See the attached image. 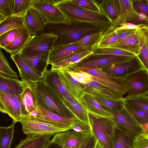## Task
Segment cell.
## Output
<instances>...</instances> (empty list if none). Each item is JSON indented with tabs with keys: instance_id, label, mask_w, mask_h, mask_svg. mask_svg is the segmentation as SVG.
Here are the masks:
<instances>
[{
	"instance_id": "6da1fadb",
	"label": "cell",
	"mask_w": 148,
	"mask_h": 148,
	"mask_svg": "<svg viewBox=\"0 0 148 148\" xmlns=\"http://www.w3.org/2000/svg\"><path fill=\"white\" fill-rule=\"evenodd\" d=\"M109 27L78 21L48 23L37 34H48L57 36L54 47L72 44L86 36L104 32Z\"/></svg>"
},
{
	"instance_id": "7a4b0ae2",
	"label": "cell",
	"mask_w": 148,
	"mask_h": 148,
	"mask_svg": "<svg viewBox=\"0 0 148 148\" xmlns=\"http://www.w3.org/2000/svg\"><path fill=\"white\" fill-rule=\"evenodd\" d=\"M28 86L35 103L59 115L76 119L74 114L42 79L36 81Z\"/></svg>"
},
{
	"instance_id": "3957f363",
	"label": "cell",
	"mask_w": 148,
	"mask_h": 148,
	"mask_svg": "<svg viewBox=\"0 0 148 148\" xmlns=\"http://www.w3.org/2000/svg\"><path fill=\"white\" fill-rule=\"evenodd\" d=\"M56 4L69 21H78L109 27L111 22L103 13L88 10L76 5L71 0H56Z\"/></svg>"
},
{
	"instance_id": "277c9868",
	"label": "cell",
	"mask_w": 148,
	"mask_h": 148,
	"mask_svg": "<svg viewBox=\"0 0 148 148\" xmlns=\"http://www.w3.org/2000/svg\"><path fill=\"white\" fill-rule=\"evenodd\" d=\"M92 134L102 148H112L116 123L111 118L88 112Z\"/></svg>"
},
{
	"instance_id": "5b68a950",
	"label": "cell",
	"mask_w": 148,
	"mask_h": 148,
	"mask_svg": "<svg viewBox=\"0 0 148 148\" xmlns=\"http://www.w3.org/2000/svg\"><path fill=\"white\" fill-rule=\"evenodd\" d=\"M24 134L27 136H38L53 135L66 130L38 120L30 115L22 117L20 121Z\"/></svg>"
},
{
	"instance_id": "8992f818",
	"label": "cell",
	"mask_w": 148,
	"mask_h": 148,
	"mask_svg": "<svg viewBox=\"0 0 148 148\" xmlns=\"http://www.w3.org/2000/svg\"><path fill=\"white\" fill-rule=\"evenodd\" d=\"M72 71L87 73L93 77V80L115 90L123 95L127 94V88L124 79L112 77L101 70H96L75 65L68 68Z\"/></svg>"
},
{
	"instance_id": "52a82bcc",
	"label": "cell",
	"mask_w": 148,
	"mask_h": 148,
	"mask_svg": "<svg viewBox=\"0 0 148 148\" xmlns=\"http://www.w3.org/2000/svg\"><path fill=\"white\" fill-rule=\"evenodd\" d=\"M145 69L148 70L139 56H135L126 61L108 65L101 70L114 77L124 79L133 73Z\"/></svg>"
},
{
	"instance_id": "ba28073f",
	"label": "cell",
	"mask_w": 148,
	"mask_h": 148,
	"mask_svg": "<svg viewBox=\"0 0 148 148\" xmlns=\"http://www.w3.org/2000/svg\"><path fill=\"white\" fill-rule=\"evenodd\" d=\"M120 13L117 19L111 23L108 28L114 30L125 23L148 25V17L143 13H138L132 5L133 0H119Z\"/></svg>"
},
{
	"instance_id": "9c48e42d",
	"label": "cell",
	"mask_w": 148,
	"mask_h": 148,
	"mask_svg": "<svg viewBox=\"0 0 148 148\" xmlns=\"http://www.w3.org/2000/svg\"><path fill=\"white\" fill-rule=\"evenodd\" d=\"M57 36L41 33L31 36L22 50L21 54H33L50 52L53 48Z\"/></svg>"
},
{
	"instance_id": "30bf717a",
	"label": "cell",
	"mask_w": 148,
	"mask_h": 148,
	"mask_svg": "<svg viewBox=\"0 0 148 148\" xmlns=\"http://www.w3.org/2000/svg\"><path fill=\"white\" fill-rule=\"evenodd\" d=\"M127 88L126 97L148 93V70L143 69L133 73L124 79Z\"/></svg>"
},
{
	"instance_id": "8fae6325",
	"label": "cell",
	"mask_w": 148,
	"mask_h": 148,
	"mask_svg": "<svg viewBox=\"0 0 148 148\" xmlns=\"http://www.w3.org/2000/svg\"><path fill=\"white\" fill-rule=\"evenodd\" d=\"M133 57L106 54L93 55L91 53L72 65L101 70L109 64L126 61Z\"/></svg>"
},
{
	"instance_id": "7c38bea8",
	"label": "cell",
	"mask_w": 148,
	"mask_h": 148,
	"mask_svg": "<svg viewBox=\"0 0 148 148\" xmlns=\"http://www.w3.org/2000/svg\"><path fill=\"white\" fill-rule=\"evenodd\" d=\"M32 6L39 10L47 18L48 23H56L69 22L56 4V0H32Z\"/></svg>"
},
{
	"instance_id": "4fadbf2b",
	"label": "cell",
	"mask_w": 148,
	"mask_h": 148,
	"mask_svg": "<svg viewBox=\"0 0 148 148\" xmlns=\"http://www.w3.org/2000/svg\"><path fill=\"white\" fill-rule=\"evenodd\" d=\"M102 107L111 114L112 116L111 118L116 123L135 136H137L144 132L140 125L126 110L124 106L122 110L117 111Z\"/></svg>"
},
{
	"instance_id": "5bb4252c",
	"label": "cell",
	"mask_w": 148,
	"mask_h": 148,
	"mask_svg": "<svg viewBox=\"0 0 148 148\" xmlns=\"http://www.w3.org/2000/svg\"><path fill=\"white\" fill-rule=\"evenodd\" d=\"M35 104L37 113L35 116H32L34 118L67 130H70V126L75 119L59 115L48 110L39 104Z\"/></svg>"
},
{
	"instance_id": "9a60e30c",
	"label": "cell",
	"mask_w": 148,
	"mask_h": 148,
	"mask_svg": "<svg viewBox=\"0 0 148 148\" xmlns=\"http://www.w3.org/2000/svg\"><path fill=\"white\" fill-rule=\"evenodd\" d=\"M91 135H85L67 130L54 135L51 143L62 148H79Z\"/></svg>"
},
{
	"instance_id": "2e32d148",
	"label": "cell",
	"mask_w": 148,
	"mask_h": 148,
	"mask_svg": "<svg viewBox=\"0 0 148 148\" xmlns=\"http://www.w3.org/2000/svg\"><path fill=\"white\" fill-rule=\"evenodd\" d=\"M23 17L25 27L31 36L37 34L48 23L45 16L32 6L27 10Z\"/></svg>"
},
{
	"instance_id": "e0dca14e",
	"label": "cell",
	"mask_w": 148,
	"mask_h": 148,
	"mask_svg": "<svg viewBox=\"0 0 148 148\" xmlns=\"http://www.w3.org/2000/svg\"><path fill=\"white\" fill-rule=\"evenodd\" d=\"M93 47L76 44L55 47L49 53L48 64L60 61L70 56L87 50H91Z\"/></svg>"
},
{
	"instance_id": "ac0fdd59",
	"label": "cell",
	"mask_w": 148,
	"mask_h": 148,
	"mask_svg": "<svg viewBox=\"0 0 148 148\" xmlns=\"http://www.w3.org/2000/svg\"><path fill=\"white\" fill-rule=\"evenodd\" d=\"M21 95H11L0 91V98L13 124L20 122L23 117L21 110Z\"/></svg>"
},
{
	"instance_id": "d6986e66",
	"label": "cell",
	"mask_w": 148,
	"mask_h": 148,
	"mask_svg": "<svg viewBox=\"0 0 148 148\" xmlns=\"http://www.w3.org/2000/svg\"><path fill=\"white\" fill-rule=\"evenodd\" d=\"M49 52L33 54H21L23 61L38 75L43 78L47 70Z\"/></svg>"
},
{
	"instance_id": "ffe728a7",
	"label": "cell",
	"mask_w": 148,
	"mask_h": 148,
	"mask_svg": "<svg viewBox=\"0 0 148 148\" xmlns=\"http://www.w3.org/2000/svg\"><path fill=\"white\" fill-rule=\"evenodd\" d=\"M55 71L69 94L75 100H79L85 92L82 84L72 77L65 69Z\"/></svg>"
},
{
	"instance_id": "44dd1931",
	"label": "cell",
	"mask_w": 148,
	"mask_h": 148,
	"mask_svg": "<svg viewBox=\"0 0 148 148\" xmlns=\"http://www.w3.org/2000/svg\"><path fill=\"white\" fill-rule=\"evenodd\" d=\"M42 79L63 102L65 100L73 101L75 100L66 91L56 71L47 70Z\"/></svg>"
},
{
	"instance_id": "7402d4cb",
	"label": "cell",
	"mask_w": 148,
	"mask_h": 148,
	"mask_svg": "<svg viewBox=\"0 0 148 148\" xmlns=\"http://www.w3.org/2000/svg\"><path fill=\"white\" fill-rule=\"evenodd\" d=\"M10 56L17 67L22 82L28 86L36 81L42 79V77L35 73L23 61L19 52L11 55Z\"/></svg>"
},
{
	"instance_id": "603a6c76",
	"label": "cell",
	"mask_w": 148,
	"mask_h": 148,
	"mask_svg": "<svg viewBox=\"0 0 148 148\" xmlns=\"http://www.w3.org/2000/svg\"><path fill=\"white\" fill-rule=\"evenodd\" d=\"M136 136L116 123L112 148H134Z\"/></svg>"
},
{
	"instance_id": "cb8c5ba5",
	"label": "cell",
	"mask_w": 148,
	"mask_h": 148,
	"mask_svg": "<svg viewBox=\"0 0 148 148\" xmlns=\"http://www.w3.org/2000/svg\"><path fill=\"white\" fill-rule=\"evenodd\" d=\"M28 86L18 78L0 73V91L11 95H21Z\"/></svg>"
},
{
	"instance_id": "d4e9b609",
	"label": "cell",
	"mask_w": 148,
	"mask_h": 148,
	"mask_svg": "<svg viewBox=\"0 0 148 148\" xmlns=\"http://www.w3.org/2000/svg\"><path fill=\"white\" fill-rule=\"evenodd\" d=\"M81 84L85 92L95 93L114 99L123 98L121 93L95 81L92 80L87 84Z\"/></svg>"
},
{
	"instance_id": "484cf974",
	"label": "cell",
	"mask_w": 148,
	"mask_h": 148,
	"mask_svg": "<svg viewBox=\"0 0 148 148\" xmlns=\"http://www.w3.org/2000/svg\"><path fill=\"white\" fill-rule=\"evenodd\" d=\"M101 12L110 21L111 23L116 21L120 13L119 0H96Z\"/></svg>"
},
{
	"instance_id": "4316f807",
	"label": "cell",
	"mask_w": 148,
	"mask_h": 148,
	"mask_svg": "<svg viewBox=\"0 0 148 148\" xmlns=\"http://www.w3.org/2000/svg\"><path fill=\"white\" fill-rule=\"evenodd\" d=\"M106 47L116 48L131 53L135 56H139L140 50L138 42L135 34L127 37Z\"/></svg>"
},
{
	"instance_id": "83f0119b",
	"label": "cell",
	"mask_w": 148,
	"mask_h": 148,
	"mask_svg": "<svg viewBox=\"0 0 148 148\" xmlns=\"http://www.w3.org/2000/svg\"><path fill=\"white\" fill-rule=\"evenodd\" d=\"M80 99L87 112L101 116L112 117L111 114L105 110L91 94L84 92Z\"/></svg>"
},
{
	"instance_id": "f1b7e54d",
	"label": "cell",
	"mask_w": 148,
	"mask_h": 148,
	"mask_svg": "<svg viewBox=\"0 0 148 148\" xmlns=\"http://www.w3.org/2000/svg\"><path fill=\"white\" fill-rule=\"evenodd\" d=\"M52 136H27L14 148H46L51 143Z\"/></svg>"
},
{
	"instance_id": "f546056e",
	"label": "cell",
	"mask_w": 148,
	"mask_h": 148,
	"mask_svg": "<svg viewBox=\"0 0 148 148\" xmlns=\"http://www.w3.org/2000/svg\"><path fill=\"white\" fill-rule=\"evenodd\" d=\"M91 50H87L70 56L51 65V71H56L67 68L78 62L88 55L92 53Z\"/></svg>"
},
{
	"instance_id": "4dcf8cb0",
	"label": "cell",
	"mask_w": 148,
	"mask_h": 148,
	"mask_svg": "<svg viewBox=\"0 0 148 148\" xmlns=\"http://www.w3.org/2000/svg\"><path fill=\"white\" fill-rule=\"evenodd\" d=\"M64 103L74 114L76 119L82 122L89 124L87 112L80 99L73 101L65 100Z\"/></svg>"
},
{
	"instance_id": "1f68e13d",
	"label": "cell",
	"mask_w": 148,
	"mask_h": 148,
	"mask_svg": "<svg viewBox=\"0 0 148 148\" xmlns=\"http://www.w3.org/2000/svg\"><path fill=\"white\" fill-rule=\"evenodd\" d=\"M89 94L103 107L117 111H120L124 107L123 98L114 99L95 93Z\"/></svg>"
},
{
	"instance_id": "d6a6232c",
	"label": "cell",
	"mask_w": 148,
	"mask_h": 148,
	"mask_svg": "<svg viewBox=\"0 0 148 148\" xmlns=\"http://www.w3.org/2000/svg\"><path fill=\"white\" fill-rule=\"evenodd\" d=\"M31 36L25 27L20 34L3 49L11 55L19 52L24 47Z\"/></svg>"
},
{
	"instance_id": "836d02e7",
	"label": "cell",
	"mask_w": 148,
	"mask_h": 148,
	"mask_svg": "<svg viewBox=\"0 0 148 148\" xmlns=\"http://www.w3.org/2000/svg\"><path fill=\"white\" fill-rule=\"evenodd\" d=\"M136 35L139 43L141 59L148 69V28L137 30Z\"/></svg>"
},
{
	"instance_id": "e575fe53",
	"label": "cell",
	"mask_w": 148,
	"mask_h": 148,
	"mask_svg": "<svg viewBox=\"0 0 148 148\" xmlns=\"http://www.w3.org/2000/svg\"><path fill=\"white\" fill-rule=\"evenodd\" d=\"M21 101L23 117L29 115L34 111L37 110L36 106L29 87L21 95Z\"/></svg>"
},
{
	"instance_id": "d590c367",
	"label": "cell",
	"mask_w": 148,
	"mask_h": 148,
	"mask_svg": "<svg viewBox=\"0 0 148 148\" xmlns=\"http://www.w3.org/2000/svg\"><path fill=\"white\" fill-rule=\"evenodd\" d=\"M25 27L23 17L12 16L6 17L0 23V35L10 30Z\"/></svg>"
},
{
	"instance_id": "8d00e7d4",
	"label": "cell",
	"mask_w": 148,
	"mask_h": 148,
	"mask_svg": "<svg viewBox=\"0 0 148 148\" xmlns=\"http://www.w3.org/2000/svg\"><path fill=\"white\" fill-rule=\"evenodd\" d=\"M125 103L142 109L148 112V93L142 95L123 98Z\"/></svg>"
},
{
	"instance_id": "74e56055",
	"label": "cell",
	"mask_w": 148,
	"mask_h": 148,
	"mask_svg": "<svg viewBox=\"0 0 148 148\" xmlns=\"http://www.w3.org/2000/svg\"><path fill=\"white\" fill-rule=\"evenodd\" d=\"M14 124L8 127L0 126V148H10L13 139Z\"/></svg>"
},
{
	"instance_id": "f35d334b",
	"label": "cell",
	"mask_w": 148,
	"mask_h": 148,
	"mask_svg": "<svg viewBox=\"0 0 148 148\" xmlns=\"http://www.w3.org/2000/svg\"><path fill=\"white\" fill-rule=\"evenodd\" d=\"M92 54H106L134 57L135 55L125 51L119 49L106 47L95 46L92 49Z\"/></svg>"
},
{
	"instance_id": "ab89813d",
	"label": "cell",
	"mask_w": 148,
	"mask_h": 148,
	"mask_svg": "<svg viewBox=\"0 0 148 148\" xmlns=\"http://www.w3.org/2000/svg\"><path fill=\"white\" fill-rule=\"evenodd\" d=\"M12 15L23 17L32 6V0H11Z\"/></svg>"
},
{
	"instance_id": "60d3db41",
	"label": "cell",
	"mask_w": 148,
	"mask_h": 148,
	"mask_svg": "<svg viewBox=\"0 0 148 148\" xmlns=\"http://www.w3.org/2000/svg\"><path fill=\"white\" fill-rule=\"evenodd\" d=\"M124 107L130 114L140 125L148 123V112L125 103Z\"/></svg>"
},
{
	"instance_id": "b9f144b4",
	"label": "cell",
	"mask_w": 148,
	"mask_h": 148,
	"mask_svg": "<svg viewBox=\"0 0 148 148\" xmlns=\"http://www.w3.org/2000/svg\"><path fill=\"white\" fill-rule=\"evenodd\" d=\"M117 40L116 31L108 28L102 34L96 46L107 47L114 43Z\"/></svg>"
},
{
	"instance_id": "7bdbcfd3",
	"label": "cell",
	"mask_w": 148,
	"mask_h": 148,
	"mask_svg": "<svg viewBox=\"0 0 148 148\" xmlns=\"http://www.w3.org/2000/svg\"><path fill=\"white\" fill-rule=\"evenodd\" d=\"M23 28L12 29L0 35V48L4 49L11 43L20 34Z\"/></svg>"
},
{
	"instance_id": "ee69618b",
	"label": "cell",
	"mask_w": 148,
	"mask_h": 148,
	"mask_svg": "<svg viewBox=\"0 0 148 148\" xmlns=\"http://www.w3.org/2000/svg\"><path fill=\"white\" fill-rule=\"evenodd\" d=\"M0 73L13 78H18L17 73L10 67L8 62L0 48Z\"/></svg>"
},
{
	"instance_id": "f6af8a7d",
	"label": "cell",
	"mask_w": 148,
	"mask_h": 148,
	"mask_svg": "<svg viewBox=\"0 0 148 148\" xmlns=\"http://www.w3.org/2000/svg\"><path fill=\"white\" fill-rule=\"evenodd\" d=\"M70 128V130L84 135H90L92 134L89 124L82 122L76 119L73 122Z\"/></svg>"
},
{
	"instance_id": "bcb514c9",
	"label": "cell",
	"mask_w": 148,
	"mask_h": 148,
	"mask_svg": "<svg viewBox=\"0 0 148 148\" xmlns=\"http://www.w3.org/2000/svg\"><path fill=\"white\" fill-rule=\"evenodd\" d=\"M65 69L67 72L72 77L80 83L87 84L93 80V77L87 73L74 71L69 68Z\"/></svg>"
},
{
	"instance_id": "7dc6e473",
	"label": "cell",
	"mask_w": 148,
	"mask_h": 148,
	"mask_svg": "<svg viewBox=\"0 0 148 148\" xmlns=\"http://www.w3.org/2000/svg\"><path fill=\"white\" fill-rule=\"evenodd\" d=\"M71 0L73 4L82 8L93 12L102 13L95 0Z\"/></svg>"
},
{
	"instance_id": "c3c4849f",
	"label": "cell",
	"mask_w": 148,
	"mask_h": 148,
	"mask_svg": "<svg viewBox=\"0 0 148 148\" xmlns=\"http://www.w3.org/2000/svg\"><path fill=\"white\" fill-rule=\"evenodd\" d=\"M104 32H97L86 36L72 44L92 46L94 47L96 46Z\"/></svg>"
},
{
	"instance_id": "681fc988",
	"label": "cell",
	"mask_w": 148,
	"mask_h": 148,
	"mask_svg": "<svg viewBox=\"0 0 148 148\" xmlns=\"http://www.w3.org/2000/svg\"><path fill=\"white\" fill-rule=\"evenodd\" d=\"M132 5L137 12L143 13L148 16V0H133Z\"/></svg>"
},
{
	"instance_id": "f907efd6",
	"label": "cell",
	"mask_w": 148,
	"mask_h": 148,
	"mask_svg": "<svg viewBox=\"0 0 148 148\" xmlns=\"http://www.w3.org/2000/svg\"><path fill=\"white\" fill-rule=\"evenodd\" d=\"M0 13L6 17L12 15L11 0H0Z\"/></svg>"
},
{
	"instance_id": "816d5d0a",
	"label": "cell",
	"mask_w": 148,
	"mask_h": 148,
	"mask_svg": "<svg viewBox=\"0 0 148 148\" xmlns=\"http://www.w3.org/2000/svg\"><path fill=\"white\" fill-rule=\"evenodd\" d=\"M134 148H148V134L143 132L136 136Z\"/></svg>"
},
{
	"instance_id": "f5cc1de1",
	"label": "cell",
	"mask_w": 148,
	"mask_h": 148,
	"mask_svg": "<svg viewBox=\"0 0 148 148\" xmlns=\"http://www.w3.org/2000/svg\"><path fill=\"white\" fill-rule=\"evenodd\" d=\"M148 28V25L141 24L135 25L129 23H125L121 25L114 30L115 31L123 29H140Z\"/></svg>"
},
{
	"instance_id": "db71d44e",
	"label": "cell",
	"mask_w": 148,
	"mask_h": 148,
	"mask_svg": "<svg viewBox=\"0 0 148 148\" xmlns=\"http://www.w3.org/2000/svg\"><path fill=\"white\" fill-rule=\"evenodd\" d=\"M137 30V29H123L116 31L117 35V40L116 41H119L130 35L135 34Z\"/></svg>"
},
{
	"instance_id": "11a10c76",
	"label": "cell",
	"mask_w": 148,
	"mask_h": 148,
	"mask_svg": "<svg viewBox=\"0 0 148 148\" xmlns=\"http://www.w3.org/2000/svg\"><path fill=\"white\" fill-rule=\"evenodd\" d=\"M97 141L94 135H90L79 148H95Z\"/></svg>"
},
{
	"instance_id": "9f6ffc18",
	"label": "cell",
	"mask_w": 148,
	"mask_h": 148,
	"mask_svg": "<svg viewBox=\"0 0 148 148\" xmlns=\"http://www.w3.org/2000/svg\"><path fill=\"white\" fill-rule=\"evenodd\" d=\"M140 126L144 133L148 134V123H144Z\"/></svg>"
},
{
	"instance_id": "6f0895ef",
	"label": "cell",
	"mask_w": 148,
	"mask_h": 148,
	"mask_svg": "<svg viewBox=\"0 0 148 148\" xmlns=\"http://www.w3.org/2000/svg\"><path fill=\"white\" fill-rule=\"evenodd\" d=\"M0 109L1 112L3 113H7V112L6 110L4 105L2 102L0 98Z\"/></svg>"
},
{
	"instance_id": "680465c9",
	"label": "cell",
	"mask_w": 148,
	"mask_h": 148,
	"mask_svg": "<svg viewBox=\"0 0 148 148\" xmlns=\"http://www.w3.org/2000/svg\"><path fill=\"white\" fill-rule=\"evenodd\" d=\"M46 148H62L59 145L51 143Z\"/></svg>"
},
{
	"instance_id": "91938a15",
	"label": "cell",
	"mask_w": 148,
	"mask_h": 148,
	"mask_svg": "<svg viewBox=\"0 0 148 148\" xmlns=\"http://www.w3.org/2000/svg\"><path fill=\"white\" fill-rule=\"evenodd\" d=\"M6 17L0 14V22H1L5 20Z\"/></svg>"
},
{
	"instance_id": "94428289",
	"label": "cell",
	"mask_w": 148,
	"mask_h": 148,
	"mask_svg": "<svg viewBox=\"0 0 148 148\" xmlns=\"http://www.w3.org/2000/svg\"><path fill=\"white\" fill-rule=\"evenodd\" d=\"M95 148H102L100 144L97 141V143Z\"/></svg>"
},
{
	"instance_id": "6125c7cd",
	"label": "cell",
	"mask_w": 148,
	"mask_h": 148,
	"mask_svg": "<svg viewBox=\"0 0 148 148\" xmlns=\"http://www.w3.org/2000/svg\"><path fill=\"white\" fill-rule=\"evenodd\" d=\"M0 111H1V110H0Z\"/></svg>"
},
{
	"instance_id": "be15d7a7",
	"label": "cell",
	"mask_w": 148,
	"mask_h": 148,
	"mask_svg": "<svg viewBox=\"0 0 148 148\" xmlns=\"http://www.w3.org/2000/svg\"><path fill=\"white\" fill-rule=\"evenodd\" d=\"M1 22H0V23H1Z\"/></svg>"
},
{
	"instance_id": "e7e4bbea",
	"label": "cell",
	"mask_w": 148,
	"mask_h": 148,
	"mask_svg": "<svg viewBox=\"0 0 148 148\" xmlns=\"http://www.w3.org/2000/svg\"></svg>"
}]
</instances>
